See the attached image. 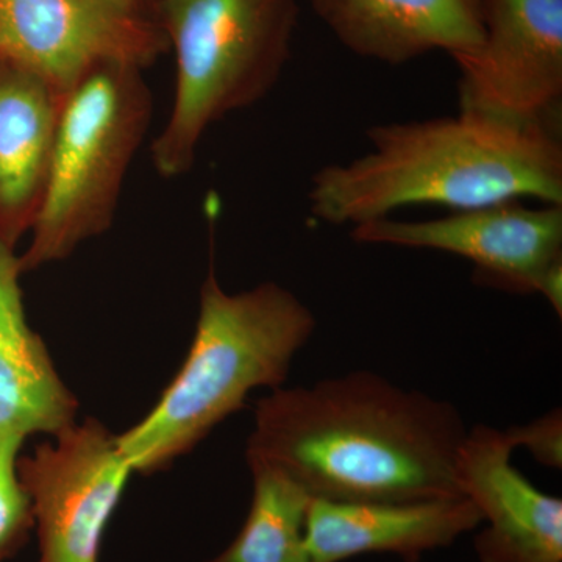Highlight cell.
Masks as SVG:
<instances>
[{"mask_svg": "<svg viewBox=\"0 0 562 562\" xmlns=\"http://www.w3.org/2000/svg\"><path fill=\"white\" fill-rule=\"evenodd\" d=\"M468 430L453 403L355 371L262 397L246 460L325 501L458 497Z\"/></svg>", "mask_w": 562, "mask_h": 562, "instance_id": "obj_1", "label": "cell"}, {"mask_svg": "<svg viewBox=\"0 0 562 562\" xmlns=\"http://www.w3.org/2000/svg\"><path fill=\"white\" fill-rule=\"evenodd\" d=\"M371 149L310 180V213L328 225L391 217L413 205L452 211L538 199L562 205L560 132L471 111L368 131Z\"/></svg>", "mask_w": 562, "mask_h": 562, "instance_id": "obj_2", "label": "cell"}, {"mask_svg": "<svg viewBox=\"0 0 562 562\" xmlns=\"http://www.w3.org/2000/svg\"><path fill=\"white\" fill-rule=\"evenodd\" d=\"M316 327L288 288L266 281L232 294L210 272L187 360L151 412L116 436L132 471H161L241 409L251 391L283 386Z\"/></svg>", "mask_w": 562, "mask_h": 562, "instance_id": "obj_3", "label": "cell"}, {"mask_svg": "<svg viewBox=\"0 0 562 562\" xmlns=\"http://www.w3.org/2000/svg\"><path fill=\"white\" fill-rule=\"evenodd\" d=\"M297 0H157L176 60L171 114L150 146L162 179L190 172L203 136L261 102L291 60Z\"/></svg>", "mask_w": 562, "mask_h": 562, "instance_id": "obj_4", "label": "cell"}, {"mask_svg": "<svg viewBox=\"0 0 562 562\" xmlns=\"http://www.w3.org/2000/svg\"><path fill=\"white\" fill-rule=\"evenodd\" d=\"M154 99L138 66H99L63 95L46 188L20 255L22 273L66 260L109 232L149 131Z\"/></svg>", "mask_w": 562, "mask_h": 562, "instance_id": "obj_5", "label": "cell"}, {"mask_svg": "<svg viewBox=\"0 0 562 562\" xmlns=\"http://www.w3.org/2000/svg\"><path fill=\"white\" fill-rule=\"evenodd\" d=\"M350 236L358 244L458 255L475 265L480 283L536 292L562 316V205L530 209L514 201L453 211L439 220L384 217L357 225Z\"/></svg>", "mask_w": 562, "mask_h": 562, "instance_id": "obj_6", "label": "cell"}, {"mask_svg": "<svg viewBox=\"0 0 562 562\" xmlns=\"http://www.w3.org/2000/svg\"><path fill=\"white\" fill-rule=\"evenodd\" d=\"M31 498L38 562H99L103 536L131 480V464L101 422H74L18 461Z\"/></svg>", "mask_w": 562, "mask_h": 562, "instance_id": "obj_7", "label": "cell"}, {"mask_svg": "<svg viewBox=\"0 0 562 562\" xmlns=\"http://www.w3.org/2000/svg\"><path fill=\"white\" fill-rule=\"evenodd\" d=\"M482 2V49L457 63L460 111L560 132L562 0Z\"/></svg>", "mask_w": 562, "mask_h": 562, "instance_id": "obj_8", "label": "cell"}, {"mask_svg": "<svg viewBox=\"0 0 562 562\" xmlns=\"http://www.w3.org/2000/svg\"><path fill=\"white\" fill-rule=\"evenodd\" d=\"M166 50L158 24L111 0H0V61L31 70L60 95L99 66L144 69Z\"/></svg>", "mask_w": 562, "mask_h": 562, "instance_id": "obj_9", "label": "cell"}, {"mask_svg": "<svg viewBox=\"0 0 562 562\" xmlns=\"http://www.w3.org/2000/svg\"><path fill=\"white\" fill-rule=\"evenodd\" d=\"M512 439L490 425L468 430L458 480L487 522L475 539L480 562H562V501L539 491L512 462Z\"/></svg>", "mask_w": 562, "mask_h": 562, "instance_id": "obj_10", "label": "cell"}, {"mask_svg": "<svg viewBox=\"0 0 562 562\" xmlns=\"http://www.w3.org/2000/svg\"><path fill=\"white\" fill-rule=\"evenodd\" d=\"M483 522L468 495L417 502H335L312 498L306 517L310 562H341L368 553L422 554L450 546Z\"/></svg>", "mask_w": 562, "mask_h": 562, "instance_id": "obj_11", "label": "cell"}, {"mask_svg": "<svg viewBox=\"0 0 562 562\" xmlns=\"http://www.w3.org/2000/svg\"><path fill=\"white\" fill-rule=\"evenodd\" d=\"M328 31L351 54L398 66L430 52L454 63L484 40L482 0H308Z\"/></svg>", "mask_w": 562, "mask_h": 562, "instance_id": "obj_12", "label": "cell"}, {"mask_svg": "<svg viewBox=\"0 0 562 562\" xmlns=\"http://www.w3.org/2000/svg\"><path fill=\"white\" fill-rule=\"evenodd\" d=\"M20 255L0 241V436H57L76 422L79 402L25 316Z\"/></svg>", "mask_w": 562, "mask_h": 562, "instance_id": "obj_13", "label": "cell"}, {"mask_svg": "<svg viewBox=\"0 0 562 562\" xmlns=\"http://www.w3.org/2000/svg\"><path fill=\"white\" fill-rule=\"evenodd\" d=\"M61 99L31 70L0 61V241L13 249L38 213Z\"/></svg>", "mask_w": 562, "mask_h": 562, "instance_id": "obj_14", "label": "cell"}, {"mask_svg": "<svg viewBox=\"0 0 562 562\" xmlns=\"http://www.w3.org/2000/svg\"><path fill=\"white\" fill-rule=\"evenodd\" d=\"M251 505L235 541L209 562H310L306 552L308 494L277 469L249 464Z\"/></svg>", "mask_w": 562, "mask_h": 562, "instance_id": "obj_15", "label": "cell"}, {"mask_svg": "<svg viewBox=\"0 0 562 562\" xmlns=\"http://www.w3.org/2000/svg\"><path fill=\"white\" fill-rule=\"evenodd\" d=\"M24 441L18 435L0 436V562L21 549L33 528L31 498L18 471Z\"/></svg>", "mask_w": 562, "mask_h": 562, "instance_id": "obj_16", "label": "cell"}, {"mask_svg": "<svg viewBox=\"0 0 562 562\" xmlns=\"http://www.w3.org/2000/svg\"><path fill=\"white\" fill-rule=\"evenodd\" d=\"M514 447H527L539 464L546 468H562V413L552 409L527 425L505 430Z\"/></svg>", "mask_w": 562, "mask_h": 562, "instance_id": "obj_17", "label": "cell"}, {"mask_svg": "<svg viewBox=\"0 0 562 562\" xmlns=\"http://www.w3.org/2000/svg\"><path fill=\"white\" fill-rule=\"evenodd\" d=\"M111 2H113L114 5L120 7L121 10L133 14V16L154 21L155 24H157V18H155L157 0H111Z\"/></svg>", "mask_w": 562, "mask_h": 562, "instance_id": "obj_18", "label": "cell"}]
</instances>
